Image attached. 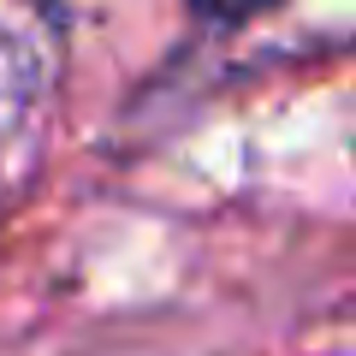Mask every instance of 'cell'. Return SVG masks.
Here are the masks:
<instances>
[{
    "label": "cell",
    "instance_id": "cell-1",
    "mask_svg": "<svg viewBox=\"0 0 356 356\" xmlns=\"http://www.w3.org/2000/svg\"><path fill=\"white\" fill-rule=\"evenodd\" d=\"M267 0H196V13H208V18H220V24H238V18H250V13H261Z\"/></svg>",
    "mask_w": 356,
    "mask_h": 356
}]
</instances>
